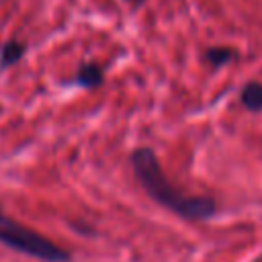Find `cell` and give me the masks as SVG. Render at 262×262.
I'll list each match as a JSON object with an SVG mask.
<instances>
[{
    "mask_svg": "<svg viewBox=\"0 0 262 262\" xmlns=\"http://www.w3.org/2000/svg\"><path fill=\"white\" fill-rule=\"evenodd\" d=\"M131 162H133V170H135L139 182L143 184L145 192L160 205L172 209L174 213H178L186 219H207L215 213V203L211 199L186 196V194L178 192L164 176L151 149H147V147L135 149L131 156Z\"/></svg>",
    "mask_w": 262,
    "mask_h": 262,
    "instance_id": "1",
    "label": "cell"
},
{
    "mask_svg": "<svg viewBox=\"0 0 262 262\" xmlns=\"http://www.w3.org/2000/svg\"><path fill=\"white\" fill-rule=\"evenodd\" d=\"M0 244L8 246L10 250L23 252L31 258L43 260V262H66L68 260V254L59 246L35 233L33 229L8 219L2 213H0Z\"/></svg>",
    "mask_w": 262,
    "mask_h": 262,
    "instance_id": "2",
    "label": "cell"
},
{
    "mask_svg": "<svg viewBox=\"0 0 262 262\" xmlns=\"http://www.w3.org/2000/svg\"><path fill=\"white\" fill-rule=\"evenodd\" d=\"M242 102L252 111H262V84L250 82L242 90Z\"/></svg>",
    "mask_w": 262,
    "mask_h": 262,
    "instance_id": "3",
    "label": "cell"
},
{
    "mask_svg": "<svg viewBox=\"0 0 262 262\" xmlns=\"http://www.w3.org/2000/svg\"><path fill=\"white\" fill-rule=\"evenodd\" d=\"M102 80V74H100V68L94 66V63H86L80 68L78 72V84H82L84 88H92L96 84H100Z\"/></svg>",
    "mask_w": 262,
    "mask_h": 262,
    "instance_id": "4",
    "label": "cell"
},
{
    "mask_svg": "<svg viewBox=\"0 0 262 262\" xmlns=\"http://www.w3.org/2000/svg\"><path fill=\"white\" fill-rule=\"evenodd\" d=\"M23 51H25V47H23L18 41H10V43H6V45L2 47V55H0L2 66L8 68V66H12V63H16V61L20 59Z\"/></svg>",
    "mask_w": 262,
    "mask_h": 262,
    "instance_id": "5",
    "label": "cell"
},
{
    "mask_svg": "<svg viewBox=\"0 0 262 262\" xmlns=\"http://www.w3.org/2000/svg\"><path fill=\"white\" fill-rule=\"evenodd\" d=\"M207 57H209L211 63L221 66V63H225V61H229L233 57V51L231 49H223V47H215V49H209L207 51Z\"/></svg>",
    "mask_w": 262,
    "mask_h": 262,
    "instance_id": "6",
    "label": "cell"
},
{
    "mask_svg": "<svg viewBox=\"0 0 262 262\" xmlns=\"http://www.w3.org/2000/svg\"><path fill=\"white\" fill-rule=\"evenodd\" d=\"M131 2H141V0H131Z\"/></svg>",
    "mask_w": 262,
    "mask_h": 262,
    "instance_id": "7",
    "label": "cell"
}]
</instances>
